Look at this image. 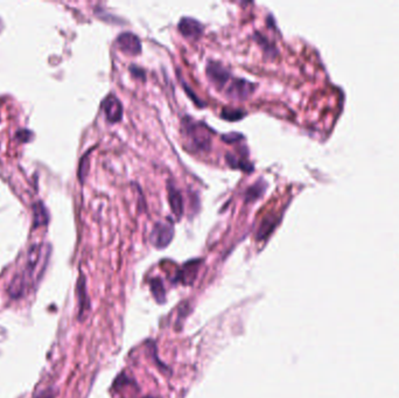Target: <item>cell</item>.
<instances>
[{
    "mask_svg": "<svg viewBox=\"0 0 399 398\" xmlns=\"http://www.w3.org/2000/svg\"><path fill=\"white\" fill-rule=\"evenodd\" d=\"M48 257L49 250H46V247L41 244L32 245L28 250L26 265H25L23 271L19 272L28 290L34 286L44 275Z\"/></svg>",
    "mask_w": 399,
    "mask_h": 398,
    "instance_id": "6da1fadb",
    "label": "cell"
},
{
    "mask_svg": "<svg viewBox=\"0 0 399 398\" xmlns=\"http://www.w3.org/2000/svg\"><path fill=\"white\" fill-rule=\"evenodd\" d=\"M184 132L189 140L190 147L208 148L210 137L208 131L202 127V124L191 122V120L184 122Z\"/></svg>",
    "mask_w": 399,
    "mask_h": 398,
    "instance_id": "7a4b0ae2",
    "label": "cell"
},
{
    "mask_svg": "<svg viewBox=\"0 0 399 398\" xmlns=\"http://www.w3.org/2000/svg\"><path fill=\"white\" fill-rule=\"evenodd\" d=\"M174 236L173 223L165 220V221L156 222L151 233V242L155 248H166L170 243Z\"/></svg>",
    "mask_w": 399,
    "mask_h": 398,
    "instance_id": "3957f363",
    "label": "cell"
},
{
    "mask_svg": "<svg viewBox=\"0 0 399 398\" xmlns=\"http://www.w3.org/2000/svg\"><path fill=\"white\" fill-rule=\"evenodd\" d=\"M117 46L123 53L129 55H137L141 52V42L132 32H124L117 38Z\"/></svg>",
    "mask_w": 399,
    "mask_h": 398,
    "instance_id": "277c9868",
    "label": "cell"
},
{
    "mask_svg": "<svg viewBox=\"0 0 399 398\" xmlns=\"http://www.w3.org/2000/svg\"><path fill=\"white\" fill-rule=\"evenodd\" d=\"M207 75H208V79L219 88H223L224 85L228 84V81L230 80L229 70L221 65L220 62L216 61H210L208 63V66H207Z\"/></svg>",
    "mask_w": 399,
    "mask_h": 398,
    "instance_id": "5b68a950",
    "label": "cell"
},
{
    "mask_svg": "<svg viewBox=\"0 0 399 398\" xmlns=\"http://www.w3.org/2000/svg\"><path fill=\"white\" fill-rule=\"evenodd\" d=\"M255 85L244 79H235L228 85L227 94L235 99H245L254 91Z\"/></svg>",
    "mask_w": 399,
    "mask_h": 398,
    "instance_id": "8992f818",
    "label": "cell"
},
{
    "mask_svg": "<svg viewBox=\"0 0 399 398\" xmlns=\"http://www.w3.org/2000/svg\"><path fill=\"white\" fill-rule=\"evenodd\" d=\"M103 109H104L105 117L110 123L119 122L123 117V106L122 103L115 95H109L103 102Z\"/></svg>",
    "mask_w": 399,
    "mask_h": 398,
    "instance_id": "52a82bcc",
    "label": "cell"
},
{
    "mask_svg": "<svg viewBox=\"0 0 399 398\" xmlns=\"http://www.w3.org/2000/svg\"><path fill=\"white\" fill-rule=\"evenodd\" d=\"M177 27H179V31L183 37L191 39H197L203 32L202 24L193 18H182L179 21Z\"/></svg>",
    "mask_w": 399,
    "mask_h": 398,
    "instance_id": "ba28073f",
    "label": "cell"
},
{
    "mask_svg": "<svg viewBox=\"0 0 399 398\" xmlns=\"http://www.w3.org/2000/svg\"><path fill=\"white\" fill-rule=\"evenodd\" d=\"M168 200L170 205V209L174 213V215L177 219L181 218L183 212V202L182 196H181L180 190L174 186V184H168Z\"/></svg>",
    "mask_w": 399,
    "mask_h": 398,
    "instance_id": "9c48e42d",
    "label": "cell"
},
{
    "mask_svg": "<svg viewBox=\"0 0 399 398\" xmlns=\"http://www.w3.org/2000/svg\"><path fill=\"white\" fill-rule=\"evenodd\" d=\"M77 297L78 304H80V315L82 317L89 308V298L87 296V286H85V278L83 276H81L77 282Z\"/></svg>",
    "mask_w": 399,
    "mask_h": 398,
    "instance_id": "30bf717a",
    "label": "cell"
},
{
    "mask_svg": "<svg viewBox=\"0 0 399 398\" xmlns=\"http://www.w3.org/2000/svg\"><path fill=\"white\" fill-rule=\"evenodd\" d=\"M278 221H279V220L276 218V215H267L266 218H264L261 227H259L258 229L257 239L258 240L266 239V237L272 233V230L276 228Z\"/></svg>",
    "mask_w": 399,
    "mask_h": 398,
    "instance_id": "8fae6325",
    "label": "cell"
},
{
    "mask_svg": "<svg viewBox=\"0 0 399 398\" xmlns=\"http://www.w3.org/2000/svg\"><path fill=\"white\" fill-rule=\"evenodd\" d=\"M33 215H34V226L40 227L47 225L48 222V212L42 202H37L33 206Z\"/></svg>",
    "mask_w": 399,
    "mask_h": 398,
    "instance_id": "7c38bea8",
    "label": "cell"
},
{
    "mask_svg": "<svg viewBox=\"0 0 399 398\" xmlns=\"http://www.w3.org/2000/svg\"><path fill=\"white\" fill-rule=\"evenodd\" d=\"M266 189V183L262 179L258 180L257 182H255L251 187L248 188L247 193H245V198H247L248 202L257 200L264 194V191Z\"/></svg>",
    "mask_w": 399,
    "mask_h": 398,
    "instance_id": "4fadbf2b",
    "label": "cell"
},
{
    "mask_svg": "<svg viewBox=\"0 0 399 398\" xmlns=\"http://www.w3.org/2000/svg\"><path fill=\"white\" fill-rule=\"evenodd\" d=\"M198 270V261H191L183 266L182 272H181V280L183 283L189 284L193 283V280L196 276Z\"/></svg>",
    "mask_w": 399,
    "mask_h": 398,
    "instance_id": "5bb4252c",
    "label": "cell"
},
{
    "mask_svg": "<svg viewBox=\"0 0 399 398\" xmlns=\"http://www.w3.org/2000/svg\"><path fill=\"white\" fill-rule=\"evenodd\" d=\"M151 289L155 300L158 301V303H163V301H165V290H163L161 280L159 278L153 279L151 284Z\"/></svg>",
    "mask_w": 399,
    "mask_h": 398,
    "instance_id": "9a60e30c",
    "label": "cell"
},
{
    "mask_svg": "<svg viewBox=\"0 0 399 398\" xmlns=\"http://www.w3.org/2000/svg\"><path fill=\"white\" fill-rule=\"evenodd\" d=\"M245 115L244 111L237 109H224L222 112V117L228 120H237L243 118Z\"/></svg>",
    "mask_w": 399,
    "mask_h": 398,
    "instance_id": "2e32d148",
    "label": "cell"
},
{
    "mask_svg": "<svg viewBox=\"0 0 399 398\" xmlns=\"http://www.w3.org/2000/svg\"><path fill=\"white\" fill-rule=\"evenodd\" d=\"M130 70L134 77H137V79H140V80H145V70L142 68H139V67L132 65L130 67Z\"/></svg>",
    "mask_w": 399,
    "mask_h": 398,
    "instance_id": "e0dca14e",
    "label": "cell"
},
{
    "mask_svg": "<svg viewBox=\"0 0 399 398\" xmlns=\"http://www.w3.org/2000/svg\"><path fill=\"white\" fill-rule=\"evenodd\" d=\"M55 397V390L53 389H47L44 390V391L35 395L33 398H54Z\"/></svg>",
    "mask_w": 399,
    "mask_h": 398,
    "instance_id": "ac0fdd59",
    "label": "cell"
},
{
    "mask_svg": "<svg viewBox=\"0 0 399 398\" xmlns=\"http://www.w3.org/2000/svg\"><path fill=\"white\" fill-rule=\"evenodd\" d=\"M238 138H242L241 134H238V133H229V134H224L223 136L224 141H229V143L236 141Z\"/></svg>",
    "mask_w": 399,
    "mask_h": 398,
    "instance_id": "d6986e66",
    "label": "cell"
}]
</instances>
